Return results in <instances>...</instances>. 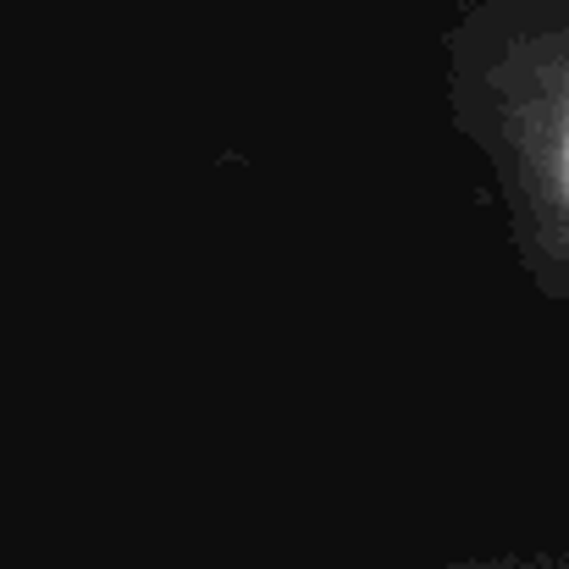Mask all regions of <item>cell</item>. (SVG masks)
I'll return each instance as SVG.
<instances>
[{"mask_svg": "<svg viewBox=\"0 0 569 569\" xmlns=\"http://www.w3.org/2000/svg\"><path fill=\"white\" fill-rule=\"evenodd\" d=\"M553 189H559V199L569 210V100H565V117H559V139H553Z\"/></svg>", "mask_w": 569, "mask_h": 569, "instance_id": "6da1fadb", "label": "cell"}]
</instances>
